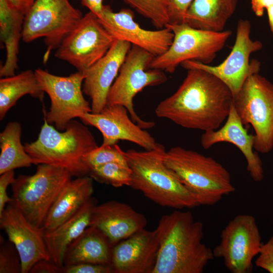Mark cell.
Segmentation results:
<instances>
[{"mask_svg": "<svg viewBox=\"0 0 273 273\" xmlns=\"http://www.w3.org/2000/svg\"><path fill=\"white\" fill-rule=\"evenodd\" d=\"M34 71L41 88L51 100L50 110L44 115L48 123L63 131L72 120L92 112L90 105L83 95V72L77 71L61 76L40 68Z\"/></svg>", "mask_w": 273, "mask_h": 273, "instance_id": "obj_12", "label": "cell"}, {"mask_svg": "<svg viewBox=\"0 0 273 273\" xmlns=\"http://www.w3.org/2000/svg\"><path fill=\"white\" fill-rule=\"evenodd\" d=\"M115 40L89 11L63 39L55 55L84 73L106 54Z\"/></svg>", "mask_w": 273, "mask_h": 273, "instance_id": "obj_11", "label": "cell"}, {"mask_svg": "<svg viewBox=\"0 0 273 273\" xmlns=\"http://www.w3.org/2000/svg\"><path fill=\"white\" fill-rule=\"evenodd\" d=\"M98 147L94 135L86 125L74 119L62 132L44 119L37 140L24 145L33 164L62 167L76 177L89 175L90 168L83 157Z\"/></svg>", "mask_w": 273, "mask_h": 273, "instance_id": "obj_4", "label": "cell"}, {"mask_svg": "<svg viewBox=\"0 0 273 273\" xmlns=\"http://www.w3.org/2000/svg\"><path fill=\"white\" fill-rule=\"evenodd\" d=\"M85 164L91 168L110 162L128 165L124 152L117 144L98 146L83 157Z\"/></svg>", "mask_w": 273, "mask_h": 273, "instance_id": "obj_31", "label": "cell"}, {"mask_svg": "<svg viewBox=\"0 0 273 273\" xmlns=\"http://www.w3.org/2000/svg\"><path fill=\"white\" fill-rule=\"evenodd\" d=\"M22 128L17 121L9 122L0 133V174L33 164L21 142Z\"/></svg>", "mask_w": 273, "mask_h": 273, "instance_id": "obj_28", "label": "cell"}, {"mask_svg": "<svg viewBox=\"0 0 273 273\" xmlns=\"http://www.w3.org/2000/svg\"><path fill=\"white\" fill-rule=\"evenodd\" d=\"M89 176L99 183L115 188L129 187L131 171L128 165L110 162L91 168Z\"/></svg>", "mask_w": 273, "mask_h": 273, "instance_id": "obj_29", "label": "cell"}, {"mask_svg": "<svg viewBox=\"0 0 273 273\" xmlns=\"http://www.w3.org/2000/svg\"><path fill=\"white\" fill-rule=\"evenodd\" d=\"M187 70L176 92L157 105L156 115L188 129H217L234 103L231 91L209 72L197 68Z\"/></svg>", "mask_w": 273, "mask_h": 273, "instance_id": "obj_1", "label": "cell"}, {"mask_svg": "<svg viewBox=\"0 0 273 273\" xmlns=\"http://www.w3.org/2000/svg\"><path fill=\"white\" fill-rule=\"evenodd\" d=\"M83 15L69 0H36L24 17L22 39L26 43L43 37L44 61L57 48Z\"/></svg>", "mask_w": 273, "mask_h": 273, "instance_id": "obj_10", "label": "cell"}, {"mask_svg": "<svg viewBox=\"0 0 273 273\" xmlns=\"http://www.w3.org/2000/svg\"><path fill=\"white\" fill-rule=\"evenodd\" d=\"M62 267L51 260L42 259L37 261L31 268L30 273H62Z\"/></svg>", "mask_w": 273, "mask_h": 273, "instance_id": "obj_37", "label": "cell"}, {"mask_svg": "<svg viewBox=\"0 0 273 273\" xmlns=\"http://www.w3.org/2000/svg\"><path fill=\"white\" fill-rule=\"evenodd\" d=\"M239 0H194L185 23L202 30L221 31L234 14Z\"/></svg>", "mask_w": 273, "mask_h": 273, "instance_id": "obj_25", "label": "cell"}, {"mask_svg": "<svg viewBox=\"0 0 273 273\" xmlns=\"http://www.w3.org/2000/svg\"><path fill=\"white\" fill-rule=\"evenodd\" d=\"M166 27L173 33L172 42L167 51L154 58L150 68L170 73L188 60L210 64L232 35L230 30H204L193 28L186 23L168 24Z\"/></svg>", "mask_w": 273, "mask_h": 273, "instance_id": "obj_7", "label": "cell"}, {"mask_svg": "<svg viewBox=\"0 0 273 273\" xmlns=\"http://www.w3.org/2000/svg\"><path fill=\"white\" fill-rule=\"evenodd\" d=\"M244 125L255 131L254 149L261 153L273 150V84L259 73L251 74L234 98Z\"/></svg>", "mask_w": 273, "mask_h": 273, "instance_id": "obj_9", "label": "cell"}, {"mask_svg": "<svg viewBox=\"0 0 273 273\" xmlns=\"http://www.w3.org/2000/svg\"><path fill=\"white\" fill-rule=\"evenodd\" d=\"M257 256L255 265L269 273H273V234L265 243H262Z\"/></svg>", "mask_w": 273, "mask_h": 273, "instance_id": "obj_35", "label": "cell"}, {"mask_svg": "<svg viewBox=\"0 0 273 273\" xmlns=\"http://www.w3.org/2000/svg\"><path fill=\"white\" fill-rule=\"evenodd\" d=\"M160 246L152 273H202L214 257L202 242L203 223L190 211L162 216L156 228Z\"/></svg>", "mask_w": 273, "mask_h": 273, "instance_id": "obj_2", "label": "cell"}, {"mask_svg": "<svg viewBox=\"0 0 273 273\" xmlns=\"http://www.w3.org/2000/svg\"><path fill=\"white\" fill-rule=\"evenodd\" d=\"M154 57L147 51L132 45L107 98V105L124 107L132 120L145 129L152 128L155 124L142 119L136 114L133 99L144 88L160 85L167 80L165 72L150 68Z\"/></svg>", "mask_w": 273, "mask_h": 273, "instance_id": "obj_8", "label": "cell"}, {"mask_svg": "<svg viewBox=\"0 0 273 273\" xmlns=\"http://www.w3.org/2000/svg\"><path fill=\"white\" fill-rule=\"evenodd\" d=\"M81 4L87 8L89 11L99 17L102 12L103 0H80Z\"/></svg>", "mask_w": 273, "mask_h": 273, "instance_id": "obj_40", "label": "cell"}, {"mask_svg": "<svg viewBox=\"0 0 273 273\" xmlns=\"http://www.w3.org/2000/svg\"><path fill=\"white\" fill-rule=\"evenodd\" d=\"M113 247L101 231L89 226L67 247L63 266L83 263L112 265Z\"/></svg>", "mask_w": 273, "mask_h": 273, "instance_id": "obj_24", "label": "cell"}, {"mask_svg": "<svg viewBox=\"0 0 273 273\" xmlns=\"http://www.w3.org/2000/svg\"><path fill=\"white\" fill-rule=\"evenodd\" d=\"M262 243L256 219L249 214H240L221 231L219 244L212 250L214 258L223 259L232 273H250L253 260Z\"/></svg>", "mask_w": 273, "mask_h": 273, "instance_id": "obj_14", "label": "cell"}, {"mask_svg": "<svg viewBox=\"0 0 273 273\" xmlns=\"http://www.w3.org/2000/svg\"><path fill=\"white\" fill-rule=\"evenodd\" d=\"M14 170L5 172L0 176V214L4 211L6 205L11 203L13 201L12 198L9 197L7 189L10 185H12L15 181Z\"/></svg>", "mask_w": 273, "mask_h": 273, "instance_id": "obj_36", "label": "cell"}, {"mask_svg": "<svg viewBox=\"0 0 273 273\" xmlns=\"http://www.w3.org/2000/svg\"><path fill=\"white\" fill-rule=\"evenodd\" d=\"M251 9L255 15L262 16L265 10L273 4V0H250Z\"/></svg>", "mask_w": 273, "mask_h": 273, "instance_id": "obj_38", "label": "cell"}, {"mask_svg": "<svg viewBox=\"0 0 273 273\" xmlns=\"http://www.w3.org/2000/svg\"><path fill=\"white\" fill-rule=\"evenodd\" d=\"M44 92L37 79L35 71L27 70L17 75L0 79V120L22 97L29 95L42 101Z\"/></svg>", "mask_w": 273, "mask_h": 273, "instance_id": "obj_27", "label": "cell"}, {"mask_svg": "<svg viewBox=\"0 0 273 273\" xmlns=\"http://www.w3.org/2000/svg\"></svg>", "mask_w": 273, "mask_h": 273, "instance_id": "obj_42", "label": "cell"}, {"mask_svg": "<svg viewBox=\"0 0 273 273\" xmlns=\"http://www.w3.org/2000/svg\"><path fill=\"white\" fill-rule=\"evenodd\" d=\"M79 119L85 125L94 126L101 132L102 145H114L119 141H126L146 150L155 149L162 145L135 123L126 108L121 105H106L99 113H86Z\"/></svg>", "mask_w": 273, "mask_h": 273, "instance_id": "obj_15", "label": "cell"}, {"mask_svg": "<svg viewBox=\"0 0 273 273\" xmlns=\"http://www.w3.org/2000/svg\"><path fill=\"white\" fill-rule=\"evenodd\" d=\"M163 160L200 205H214L235 191L228 170L210 156L176 146L165 151Z\"/></svg>", "mask_w": 273, "mask_h": 273, "instance_id": "obj_5", "label": "cell"}, {"mask_svg": "<svg viewBox=\"0 0 273 273\" xmlns=\"http://www.w3.org/2000/svg\"><path fill=\"white\" fill-rule=\"evenodd\" d=\"M16 10L25 15L36 0H7Z\"/></svg>", "mask_w": 273, "mask_h": 273, "instance_id": "obj_39", "label": "cell"}, {"mask_svg": "<svg viewBox=\"0 0 273 273\" xmlns=\"http://www.w3.org/2000/svg\"><path fill=\"white\" fill-rule=\"evenodd\" d=\"M93 179L84 176L70 179L61 190L45 220V232L55 229L74 215L92 197Z\"/></svg>", "mask_w": 273, "mask_h": 273, "instance_id": "obj_22", "label": "cell"}, {"mask_svg": "<svg viewBox=\"0 0 273 273\" xmlns=\"http://www.w3.org/2000/svg\"><path fill=\"white\" fill-rule=\"evenodd\" d=\"M97 204L96 199L92 197L66 221L53 231H44V240L50 260L59 266H63L66 250L89 226L92 211Z\"/></svg>", "mask_w": 273, "mask_h": 273, "instance_id": "obj_23", "label": "cell"}, {"mask_svg": "<svg viewBox=\"0 0 273 273\" xmlns=\"http://www.w3.org/2000/svg\"><path fill=\"white\" fill-rule=\"evenodd\" d=\"M98 17L116 39L139 47L155 57L167 51L173 41V33L168 28L145 29L134 20V14L128 9L114 12L110 6L104 5L102 13Z\"/></svg>", "mask_w": 273, "mask_h": 273, "instance_id": "obj_16", "label": "cell"}, {"mask_svg": "<svg viewBox=\"0 0 273 273\" xmlns=\"http://www.w3.org/2000/svg\"><path fill=\"white\" fill-rule=\"evenodd\" d=\"M0 226L18 252L21 273L29 272L39 260H50L43 227L31 223L13 204L8 203L0 214Z\"/></svg>", "mask_w": 273, "mask_h": 273, "instance_id": "obj_17", "label": "cell"}, {"mask_svg": "<svg viewBox=\"0 0 273 273\" xmlns=\"http://www.w3.org/2000/svg\"><path fill=\"white\" fill-rule=\"evenodd\" d=\"M72 175L66 168L38 164L31 175H20L12 185L13 204L33 224L42 228L55 200Z\"/></svg>", "mask_w": 273, "mask_h": 273, "instance_id": "obj_6", "label": "cell"}, {"mask_svg": "<svg viewBox=\"0 0 273 273\" xmlns=\"http://www.w3.org/2000/svg\"><path fill=\"white\" fill-rule=\"evenodd\" d=\"M112 265L83 263L63 266L62 273H112Z\"/></svg>", "mask_w": 273, "mask_h": 273, "instance_id": "obj_34", "label": "cell"}, {"mask_svg": "<svg viewBox=\"0 0 273 273\" xmlns=\"http://www.w3.org/2000/svg\"><path fill=\"white\" fill-rule=\"evenodd\" d=\"M267 13L269 24L273 34V4L266 9Z\"/></svg>", "mask_w": 273, "mask_h": 273, "instance_id": "obj_41", "label": "cell"}, {"mask_svg": "<svg viewBox=\"0 0 273 273\" xmlns=\"http://www.w3.org/2000/svg\"><path fill=\"white\" fill-rule=\"evenodd\" d=\"M201 144L208 149L215 144L227 142L236 146L244 155L247 162V169L255 182L264 178V170L258 154L253 151L254 135L248 134L238 116L234 103L224 124L216 130L204 131L201 138Z\"/></svg>", "mask_w": 273, "mask_h": 273, "instance_id": "obj_21", "label": "cell"}, {"mask_svg": "<svg viewBox=\"0 0 273 273\" xmlns=\"http://www.w3.org/2000/svg\"><path fill=\"white\" fill-rule=\"evenodd\" d=\"M194 0H166L169 24L185 23L186 13Z\"/></svg>", "mask_w": 273, "mask_h": 273, "instance_id": "obj_33", "label": "cell"}, {"mask_svg": "<svg viewBox=\"0 0 273 273\" xmlns=\"http://www.w3.org/2000/svg\"><path fill=\"white\" fill-rule=\"evenodd\" d=\"M24 17L7 0H0L1 40L5 44L6 50V60L0 69L1 77L15 74Z\"/></svg>", "mask_w": 273, "mask_h": 273, "instance_id": "obj_26", "label": "cell"}, {"mask_svg": "<svg viewBox=\"0 0 273 273\" xmlns=\"http://www.w3.org/2000/svg\"><path fill=\"white\" fill-rule=\"evenodd\" d=\"M251 29L249 20H239L234 44L230 54L219 65L211 66L188 60L180 65L186 70L200 69L213 74L228 87L234 98L246 79L252 74L259 73L260 68V63L258 60L250 59L252 53L262 48L261 42L251 38Z\"/></svg>", "mask_w": 273, "mask_h": 273, "instance_id": "obj_13", "label": "cell"}, {"mask_svg": "<svg viewBox=\"0 0 273 273\" xmlns=\"http://www.w3.org/2000/svg\"><path fill=\"white\" fill-rule=\"evenodd\" d=\"M160 246L157 229H145L123 240L112 249V266L116 273H152Z\"/></svg>", "mask_w": 273, "mask_h": 273, "instance_id": "obj_18", "label": "cell"}, {"mask_svg": "<svg viewBox=\"0 0 273 273\" xmlns=\"http://www.w3.org/2000/svg\"><path fill=\"white\" fill-rule=\"evenodd\" d=\"M21 273V259L17 250L10 241L1 236L0 273Z\"/></svg>", "mask_w": 273, "mask_h": 273, "instance_id": "obj_32", "label": "cell"}, {"mask_svg": "<svg viewBox=\"0 0 273 273\" xmlns=\"http://www.w3.org/2000/svg\"><path fill=\"white\" fill-rule=\"evenodd\" d=\"M165 151L161 145L151 150L125 152L131 171L129 187L163 207L181 209L200 206L195 196L164 163Z\"/></svg>", "mask_w": 273, "mask_h": 273, "instance_id": "obj_3", "label": "cell"}, {"mask_svg": "<svg viewBox=\"0 0 273 273\" xmlns=\"http://www.w3.org/2000/svg\"><path fill=\"white\" fill-rule=\"evenodd\" d=\"M131 47L116 39L106 54L84 72L82 90L91 99L92 113H99L106 106L109 91Z\"/></svg>", "mask_w": 273, "mask_h": 273, "instance_id": "obj_19", "label": "cell"}, {"mask_svg": "<svg viewBox=\"0 0 273 273\" xmlns=\"http://www.w3.org/2000/svg\"><path fill=\"white\" fill-rule=\"evenodd\" d=\"M147 224L144 214L126 203L112 200L94 207L89 226L101 231L114 247L145 229Z\"/></svg>", "mask_w": 273, "mask_h": 273, "instance_id": "obj_20", "label": "cell"}, {"mask_svg": "<svg viewBox=\"0 0 273 273\" xmlns=\"http://www.w3.org/2000/svg\"><path fill=\"white\" fill-rule=\"evenodd\" d=\"M158 29L169 23L166 0H123Z\"/></svg>", "mask_w": 273, "mask_h": 273, "instance_id": "obj_30", "label": "cell"}]
</instances>
